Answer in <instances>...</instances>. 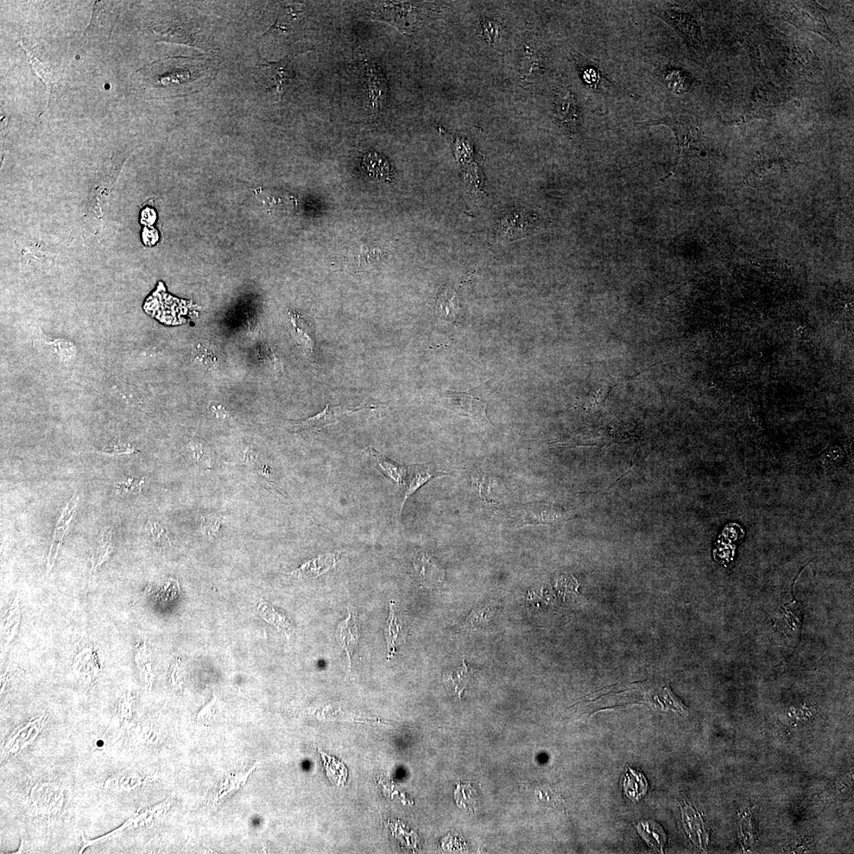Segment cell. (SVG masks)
Masks as SVG:
<instances>
[{
	"mask_svg": "<svg viewBox=\"0 0 854 854\" xmlns=\"http://www.w3.org/2000/svg\"><path fill=\"white\" fill-rule=\"evenodd\" d=\"M783 18L792 22L796 27L815 32L827 38L839 46V42L827 22L824 15L816 9L813 4L801 3L791 5L789 8L783 13Z\"/></svg>",
	"mask_w": 854,
	"mask_h": 854,
	"instance_id": "6da1fadb",
	"label": "cell"
},
{
	"mask_svg": "<svg viewBox=\"0 0 854 854\" xmlns=\"http://www.w3.org/2000/svg\"><path fill=\"white\" fill-rule=\"evenodd\" d=\"M66 789L52 781H40L32 787L30 797L35 813L44 817L60 813L65 805Z\"/></svg>",
	"mask_w": 854,
	"mask_h": 854,
	"instance_id": "7a4b0ae2",
	"label": "cell"
},
{
	"mask_svg": "<svg viewBox=\"0 0 854 854\" xmlns=\"http://www.w3.org/2000/svg\"><path fill=\"white\" fill-rule=\"evenodd\" d=\"M439 403V406L451 410L461 416L470 418L480 427H491L486 415V403L478 397L466 392L448 391Z\"/></svg>",
	"mask_w": 854,
	"mask_h": 854,
	"instance_id": "3957f363",
	"label": "cell"
},
{
	"mask_svg": "<svg viewBox=\"0 0 854 854\" xmlns=\"http://www.w3.org/2000/svg\"><path fill=\"white\" fill-rule=\"evenodd\" d=\"M656 14L680 32L685 37L688 47L698 58L705 59L704 38L697 21L692 15L666 11H658Z\"/></svg>",
	"mask_w": 854,
	"mask_h": 854,
	"instance_id": "277c9868",
	"label": "cell"
},
{
	"mask_svg": "<svg viewBox=\"0 0 854 854\" xmlns=\"http://www.w3.org/2000/svg\"><path fill=\"white\" fill-rule=\"evenodd\" d=\"M363 406L357 408H349L341 406H331L327 404L324 410L309 419L303 421H295L292 426L297 432H318L328 427L335 425L343 421L347 416L358 413L365 408Z\"/></svg>",
	"mask_w": 854,
	"mask_h": 854,
	"instance_id": "5b68a950",
	"label": "cell"
},
{
	"mask_svg": "<svg viewBox=\"0 0 854 854\" xmlns=\"http://www.w3.org/2000/svg\"><path fill=\"white\" fill-rule=\"evenodd\" d=\"M47 716H40L31 719L24 725L18 727L11 734L4 746L2 756L4 758L16 756L24 749L27 748L34 742L38 734L43 729Z\"/></svg>",
	"mask_w": 854,
	"mask_h": 854,
	"instance_id": "8992f818",
	"label": "cell"
},
{
	"mask_svg": "<svg viewBox=\"0 0 854 854\" xmlns=\"http://www.w3.org/2000/svg\"><path fill=\"white\" fill-rule=\"evenodd\" d=\"M296 56L284 57L278 62L262 59L259 63V66L267 68L270 73V78L273 82V86L270 88V90L276 89L277 101H280L283 98L285 93L294 84L296 75L292 67V63Z\"/></svg>",
	"mask_w": 854,
	"mask_h": 854,
	"instance_id": "52a82bcc",
	"label": "cell"
},
{
	"mask_svg": "<svg viewBox=\"0 0 854 854\" xmlns=\"http://www.w3.org/2000/svg\"><path fill=\"white\" fill-rule=\"evenodd\" d=\"M78 503L79 497L77 493H75L74 496L70 499V501L67 504L65 510H63L60 520L56 524V527L54 530L53 541L52 543H51L48 556L47 574L52 571V569L54 567L57 555H58L59 550L63 543V536H65L69 527V524L72 521V518L75 515Z\"/></svg>",
	"mask_w": 854,
	"mask_h": 854,
	"instance_id": "ba28073f",
	"label": "cell"
},
{
	"mask_svg": "<svg viewBox=\"0 0 854 854\" xmlns=\"http://www.w3.org/2000/svg\"><path fill=\"white\" fill-rule=\"evenodd\" d=\"M555 112L561 123L569 131L577 129L578 122V107L571 91L561 87L555 97Z\"/></svg>",
	"mask_w": 854,
	"mask_h": 854,
	"instance_id": "9c48e42d",
	"label": "cell"
},
{
	"mask_svg": "<svg viewBox=\"0 0 854 854\" xmlns=\"http://www.w3.org/2000/svg\"><path fill=\"white\" fill-rule=\"evenodd\" d=\"M413 568L418 580L428 588L439 586L445 580L444 569L436 565L432 557L426 553L415 557Z\"/></svg>",
	"mask_w": 854,
	"mask_h": 854,
	"instance_id": "30bf717a",
	"label": "cell"
},
{
	"mask_svg": "<svg viewBox=\"0 0 854 854\" xmlns=\"http://www.w3.org/2000/svg\"><path fill=\"white\" fill-rule=\"evenodd\" d=\"M348 614L349 616L338 626L337 631H335V636L342 648L346 651L350 664H351L354 653L358 647L359 632L356 617L353 616L350 610H348Z\"/></svg>",
	"mask_w": 854,
	"mask_h": 854,
	"instance_id": "8fae6325",
	"label": "cell"
},
{
	"mask_svg": "<svg viewBox=\"0 0 854 854\" xmlns=\"http://www.w3.org/2000/svg\"><path fill=\"white\" fill-rule=\"evenodd\" d=\"M337 555L327 553L319 555L316 558L304 562L290 575L299 579H312L327 573L337 565Z\"/></svg>",
	"mask_w": 854,
	"mask_h": 854,
	"instance_id": "7c38bea8",
	"label": "cell"
},
{
	"mask_svg": "<svg viewBox=\"0 0 854 854\" xmlns=\"http://www.w3.org/2000/svg\"><path fill=\"white\" fill-rule=\"evenodd\" d=\"M408 477L409 479L406 492L403 498V501L401 505V511L403 508L405 503L408 498L413 496V493L422 486L425 484L429 479L438 477H444L445 474L439 472L435 470V468L430 465H415L408 467Z\"/></svg>",
	"mask_w": 854,
	"mask_h": 854,
	"instance_id": "4fadbf2b",
	"label": "cell"
},
{
	"mask_svg": "<svg viewBox=\"0 0 854 854\" xmlns=\"http://www.w3.org/2000/svg\"><path fill=\"white\" fill-rule=\"evenodd\" d=\"M367 85H368V91L371 101V104L375 108H381L384 103L386 93H387V86H386V80L382 72L381 68L375 65H368L367 66Z\"/></svg>",
	"mask_w": 854,
	"mask_h": 854,
	"instance_id": "5bb4252c",
	"label": "cell"
},
{
	"mask_svg": "<svg viewBox=\"0 0 854 854\" xmlns=\"http://www.w3.org/2000/svg\"><path fill=\"white\" fill-rule=\"evenodd\" d=\"M289 330L297 344L307 352H313L314 348V335L308 323L299 314L290 313Z\"/></svg>",
	"mask_w": 854,
	"mask_h": 854,
	"instance_id": "9a60e30c",
	"label": "cell"
},
{
	"mask_svg": "<svg viewBox=\"0 0 854 854\" xmlns=\"http://www.w3.org/2000/svg\"><path fill=\"white\" fill-rule=\"evenodd\" d=\"M365 453L372 458L375 459L377 465L383 473L391 480L394 481L397 485L401 486L403 484L405 479L408 477V467H403L394 461H392L384 457L383 454L379 453L373 448H367Z\"/></svg>",
	"mask_w": 854,
	"mask_h": 854,
	"instance_id": "2e32d148",
	"label": "cell"
},
{
	"mask_svg": "<svg viewBox=\"0 0 854 854\" xmlns=\"http://www.w3.org/2000/svg\"><path fill=\"white\" fill-rule=\"evenodd\" d=\"M390 612L389 616L386 621L384 628V636L386 642L388 647V659L394 656L396 653V648L399 645H401L405 638L403 626L398 621L396 615V604L394 602L389 603Z\"/></svg>",
	"mask_w": 854,
	"mask_h": 854,
	"instance_id": "e0dca14e",
	"label": "cell"
},
{
	"mask_svg": "<svg viewBox=\"0 0 854 854\" xmlns=\"http://www.w3.org/2000/svg\"><path fill=\"white\" fill-rule=\"evenodd\" d=\"M625 795L632 801H640L648 791V782L641 772L630 768L626 770L623 784Z\"/></svg>",
	"mask_w": 854,
	"mask_h": 854,
	"instance_id": "ac0fdd59",
	"label": "cell"
},
{
	"mask_svg": "<svg viewBox=\"0 0 854 854\" xmlns=\"http://www.w3.org/2000/svg\"><path fill=\"white\" fill-rule=\"evenodd\" d=\"M112 530L105 528L101 531L93 547L91 559V574L96 572L110 558L112 552Z\"/></svg>",
	"mask_w": 854,
	"mask_h": 854,
	"instance_id": "d6986e66",
	"label": "cell"
},
{
	"mask_svg": "<svg viewBox=\"0 0 854 854\" xmlns=\"http://www.w3.org/2000/svg\"><path fill=\"white\" fill-rule=\"evenodd\" d=\"M583 79L590 84L595 90L600 91H605L612 95H616V93L628 92L623 87L616 84L615 81L609 78L597 67H585L583 69Z\"/></svg>",
	"mask_w": 854,
	"mask_h": 854,
	"instance_id": "ffe728a7",
	"label": "cell"
},
{
	"mask_svg": "<svg viewBox=\"0 0 854 854\" xmlns=\"http://www.w3.org/2000/svg\"><path fill=\"white\" fill-rule=\"evenodd\" d=\"M779 104L780 97L778 96L775 90H770V89L758 90V89H756L754 93H753L749 110L751 112H756V116H762L763 114H767L768 116L769 112L776 110V108Z\"/></svg>",
	"mask_w": 854,
	"mask_h": 854,
	"instance_id": "44dd1931",
	"label": "cell"
},
{
	"mask_svg": "<svg viewBox=\"0 0 854 854\" xmlns=\"http://www.w3.org/2000/svg\"><path fill=\"white\" fill-rule=\"evenodd\" d=\"M638 833L652 849L663 853V847L667 841L666 834L662 827L654 821L640 822L637 826Z\"/></svg>",
	"mask_w": 854,
	"mask_h": 854,
	"instance_id": "7402d4cb",
	"label": "cell"
},
{
	"mask_svg": "<svg viewBox=\"0 0 854 854\" xmlns=\"http://www.w3.org/2000/svg\"><path fill=\"white\" fill-rule=\"evenodd\" d=\"M363 164L372 179L378 181L391 179V167L387 158L370 151L363 157Z\"/></svg>",
	"mask_w": 854,
	"mask_h": 854,
	"instance_id": "603a6c76",
	"label": "cell"
},
{
	"mask_svg": "<svg viewBox=\"0 0 854 854\" xmlns=\"http://www.w3.org/2000/svg\"><path fill=\"white\" fill-rule=\"evenodd\" d=\"M470 678L471 673L465 661H463V666L447 669L443 673V680H444L446 687L449 691L457 694L459 698H461L462 694L465 691Z\"/></svg>",
	"mask_w": 854,
	"mask_h": 854,
	"instance_id": "cb8c5ba5",
	"label": "cell"
},
{
	"mask_svg": "<svg viewBox=\"0 0 854 854\" xmlns=\"http://www.w3.org/2000/svg\"><path fill=\"white\" fill-rule=\"evenodd\" d=\"M143 777L137 774L118 775L112 776L105 782L104 788L112 793H125L142 786Z\"/></svg>",
	"mask_w": 854,
	"mask_h": 854,
	"instance_id": "d4e9b609",
	"label": "cell"
},
{
	"mask_svg": "<svg viewBox=\"0 0 854 854\" xmlns=\"http://www.w3.org/2000/svg\"><path fill=\"white\" fill-rule=\"evenodd\" d=\"M257 612L259 615L266 620V621L275 626L278 630L282 631L287 638L291 635V633L293 630L292 625H291L286 617L276 611L274 607H272L268 602L262 600L258 606Z\"/></svg>",
	"mask_w": 854,
	"mask_h": 854,
	"instance_id": "484cf974",
	"label": "cell"
},
{
	"mask_svg": "<svg viewBox=\"0 0 854 854\" xmlns=\"http://www.w3.org/2000/svg\"><path fill=\"white\" fill-rule=\"evenodd\" d=\"M455 800L461 808L471 813L478 807L477 791L470 783H460L455 790Z\"/></svg>",
	"mask_w": 854,
	"mask_h": 854,
	"instance_id": "4316f807",
	"label": "cell"
},
{
	"mask_svg": "<svg viewBox=\"0 0 854 854\" xmlns=\"http://www.w3.org/2000/svg\"><path fill=\"white\" fill-rule=\"evenodd\" d=\"M24 48L25 51H27L31 67L34 69L36 74L39 75L41 79L46 82V85L48 86L50 100L54 98L56 91L58 90L59 88L58 81L56 80L55 75L47 72V69L42 65V63L38 61L31 50H29V48L25 46H24Z\"/></svg>",
	"mask_w": 854,
	"mask_h": 854,
	"instance_id": "83f0119b",
	"label": "cell"
},
{
	"mask_svg": "<svg viewBox=\"0 0 854 854\" xmlns=\"http://www.w3.org/2000/svg\"><path fill=\"white\" fill-rule=\"evenodd\" d=\"M19 619H20V611H19L18 598H15L14 603H13L8 612V615L6 619V623L4 625V634L6 638V642H10L12 638L15 636L19 624Z\"/></svg>",
	"mask_w": 854,
	"mask_h": 854,
	"instance_id": "f1b7e54d",
	"label": "cell"
},
{
	"mask_svg": "<svg viewBox=\"0 0 854 854\" xmlns=\"http://www.w3.org/2000/svg\"><path fill=\"white\" fill-rule=\"evenodd\" d=\"M223 522L224 518L219 515L202 516L201 517V530L206 539L212 540L216 536Z\"/></svg>",
	"mask_w": 854,
	"mask_h": 854,
	"instance_id": "f546056e",
	"label": "cell"
},
{
	"mask_svg": "<svg viewBox=\"0 0 854 854\" xmlns=\"http://www.w3.org/2000/svg\"><path fill=\"white\" fill-rule=\"evenodd\" d=\"M538 68H539V62H538L536 56L527 48L526 51H525L520 69L522 77L526 80L533 78Z\"/></svg>",
	"mask_w": 854,
	"mask_h": 854,
	"instance_id": "4dcf8cb0",
	"label": "cell"
},
{
	"mask_svg": "<svg viewBox=\"0 0 854 854\" xmlns=\"http://www.w3.org/2000/svg\"><path fill=\"white\" fill-rule=\"evenodd\" d=\"M536 794L539 797V800L547 805L552 806L556 808H562L564 806L561 795L549 787L537 789Z\"/></svg>",
	"mask_w": 854,
	"mask_h": 854,
	"instance_id": "1f68e13d",
	"label": "cell"
},
{
	"mask_svg": "<svg viewBox=\"0 0 854 854\" xmlns=\"http://www.w3.org/2000/svg\"><path fill=\"white\" fill-rule=\"evenodd\" d=\"M148 526L150 530L152 539L160 546L162 548H167L170 547V541L167 531L161 526V524L157 522L150 521Z\"/></svg>",
	"mask_w": 854,
	"mask_h": 854,
	"instance_id": "d6a6232c",
	"label": "cell"
},
{
	"mask_svg": "<svg viewBox=\"0 0 854 854\" xmlns=\"http://www.w3.org/2000/svg\"><path fill=\"white\" fill-rule=\"evenodd\" d=\"M493 610H495V607L490 606H486L480 607V609H477L476 611L474 610L470 618L467 619V621L474 626L486 623V622H489Z\"/></svg>",
	"mask_w": 854,
	"mask_h": 854,
	"instance_id": "836d02e7",
	"label": "cell"
},
{
	"mask_svg": "<svg viewBox=\"0 0 854 854\" xmlns=\"http://www.w3.org/2000/svg\"><path fill=\"white\" fill-rule=\"evenodd\" d=\"M189 447L191 449L193 458L196 461L200 462V463L207 466L212 464L211 458L209 457V454L204 446L202 445V443L194 441L190 442Z\"/></svg>",
	"mask_w": 854,
	"mask_h": 854,
	"instance_id": "e575fe53",
	"label": "cell"
},
{
	"mask_svg": "<svg viewBox=\"0 0 854 854\" xmlns=\"http://www.w3.org/2000/svg\"><path fill=\"white\" fill-rule=\"evenodd\" d=\"M143 484V479H129L123 481V482L116 484V489L119 492L124 493L141 492Z\"/></svg>",
	"mask_w": 854,
	"mask_h": 854,
	"instance_id": "d590c367",
	"label": "cell"
},
{
	"mask_svg": "<svg viewBox=\"0 0 854 854\" xmlns=\"http://www.w3.org/2000/svg\"><path fill=\"white\" fill-rule=\"evenodd\" d=\"M134 452H135L134 448H131L130 446L125 445V444H124V443L119 442V441L114 443V444H112L110 447L104 448L103 451H101V453H103L109 454L111 455L130 454V453H132Z\"/></svg>",
	"mask_w": 854,
	"mask_h": 854,
	"instance_id": "8d00e7d4",
	"label": "cell"
},
{
	"mask_svg": "<svg viewBox=\"0 0 854 854\" xmlns=\"http://www.w3.org/2000/svg\"><path fill=\"white\" fill-rule=\"evenodd\" d=\"M196 358L199 359V362L207 365H214L216 362L217 358H215L214 352H212L205 347L200 346L196 351Z\"/></svg>",
	"mask_w": 854,
	"mask_h": 854,
	"instance_id": "74e56055",
	"label": "cell"
},
{
	"mask_svg": "<svg viewBox=\"0 0 854 854\" xmlns=\"http://www.w3.org/2000/svg\"><path fill=\"white\" fill-rule=\"evenodd\" d=\"M118 714L119 718L122 720H129L131 718V698L123 696L119 701Z\"/></svg>",
	"mask_w": 854,
	"mask_h": 854,
	"instance_id": "f35d334b",
	"label": "cell"
},
{
	"mask_svg": "<svg viewBox=\"0 0 854 854\" xmlns=\"http://www.w3.org/2000/svg\"><path fill=\"white\" fill-rule=\"evenodd\" d=\"M209 410H210L213 415L219 420L226 421L230 420L231 418L229 411H228L220 404L212 403L210 406H209Z\"/></svg>",
	"mask_w": 854,
	"mask_h": 854,
	"instance_id": "ab89813d",
	"label": "cell"
},
{
	"mask_svg": "<svg viewBox=\"0 0 854 854\" xmlns=\"http://www.w3.org/2000/svg\"><path fill=\"white\" fill-rule=\"evenodd\" d=\"M258 454L252 448H246L243 452V460L245 464L253 465L256 463Z\"/></svg>",
	"mask_w": 854,
	"mask_h": 854,
	"instance_id": "60d3db41",
	"label": "cell"
},
{
	"mask_svg": "<svg viewBox=\"0 0 854 854\" xmlns=\"http://www.w3.org/2000/svg\"><path fill=\"white\" fill-rule=\"evenodd\" d=\"M31 850H32V848H31V845H30V843H29V841H25L22 838V844H21L20 849H19L16 853H30Z\"/></svg>",
	"mask_w": 854,
	"mask_h": 854,
	"instance_id": "b9f144b4",
	"label": "cell"
},
{
	"mask_svg": "<svg viewBox=\"0 0 854 854\" xmlns=\"http://www.w3.org/2000/svg\"><path fill=\"white\" fill-rule=\"evenodd\" d=\"M257 764H256V765H254V767H253L252 768H251V769L250 770V771L248 772V773H247V774H246V775H245L244 777H242V778H240V781H239V782H238V783L237 784V786H236V787H237V789H238V788H239L240 786H243V784H245V782H246L247 779H248V777H250V775L252 773V771H253V770H254L257 768Z\"/></svg>",
	"mask_w": 854,
	"mask_h": 854,
	"instance_id": "7bdbcfd3",
	"label": "cell"
}]
</instances>
